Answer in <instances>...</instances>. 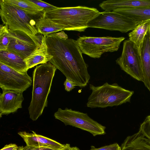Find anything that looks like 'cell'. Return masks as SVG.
<instances>
[{"mask_svg":"<svg viewBox=\"0 0 150 150\" xmlns=\"http://www.w3.org/2000/svg\"><path fill=\"white\" fill-rule=\"evenodd\" d=\"M36 21L35 27L38 33L43 36L63 30L58 25L44 18L42 15Z\"/></svg>","mask_w":150,"mask_h":150,"instance_id":"cell-21","label":"cell"},{"mask_svg":"<svg viewBox=\"0 0 150 150\" xmlns=\"http://www.w3.org/2000/svg\"><path fill=\"white\" fill-rule=\"evenodd\" d=\"M113 11L127 16L138 24L150 20V7L139 8L122 7L116 8Z\"/></svg>","mask_w":150,"mask_h":150,"instance_id":"cell-18","label":"cell"},{"mask_svg":"<svg viewBox=\"0 0 150 150\" xmlns=\"http://www.w3.org/2000/svg\"><path fill=\"white\" fill-rule=\"evenodd\" d=\"M150 28V20L142 21L128 34L129 40L138 48L140 54L144 38Z\"/></svg>","mask_w":150,"mask_h":150,"instance_id":"cell-19","label":"cell"},{"mask_svg":"<svg viewBox=\"0 0 150 150\" xmlns=\"http://www.w3.org/2000/svg\"><path fill=\"white\" fill-rule=\"evenodd\" d=\"M18 147L15 144H10L5 145L0 150H17Z\"/></svg>","mask_w":150,"mask_h":150,"instance_id":"cell-28","label":"cell"},{"mask_svg":"<svg viewBox=\"0 0 150 150\" xmlns=\"http://www.w3.org/2000/svg\"><path fill=\"white\" fill-rule=\"evenodd\" d=\"M32 133L20 132L18 134L23 139L26 146L32 147H43L39 142L37 134L33 131Z\"/></svg>","mask_w":150,"mask_h":150,"instance_id":"cell-22","label":"cell"},{"mask_svg":"<svg viewBox=\"0 0 150 150\" xmlns=\"http://www.w3.org/2000/svg\"><path fill=\"white\" fill-rule=\"evenodd\" d=\"M94 8L85 6L58 7L43 12L42 16L63 30L83 32L89 22L100 13Z\"/></svg>","mask_w":150,"mask_h":150,"instance_id":"cell-2","label":"cell"},{"mask_svg":"<svg viewBox=\"0 0 150 150\" xmlns=\"http://www.w3.org/2000/svg\"><path fill=\"white\" fill-rule=\"evenodd\" d=\"M33 3L36 4L43 9V12L54 9L58 7L54 6L45 2L40 0H29Z\"/></svg>","mask_w":150,"mask_h":150,"instance_id":"cell-25","label":"cell"},{"mask_svg":"<svg viewBox=\"0 0 150 150\" xmlns=\"http://www.w3.org/2000/svg\"><path fill=\"white\" fill-rule=\"evenodd\" d=\"M139 130L150 140V115L147 116L141 124Z\"/></svg>","mask_w":150,"mask_h":150,"instance_id":"cell-24","label":"cell"},{"mask_svg":"<svg viewBox=\"0 0 150 150\" xmlns=\"http://www.w3.org/2000/svg\"><path fill=\"white\" fill-rule=\"evenodd\" d=\"M116 62L127 74L138 81H143L140 54L136 46L129 39L124 42L122 54Z\"/></svg>","mask_w":150,"mask_h":150,"instance_id":"cell-9","label":"cell"},{"mask_svg":"<svg viewBox=\"0 0 150 150\" xmlns=\"http://www.w3.org/2000/svg\"><path fill=\"white\" fill-rule=\"evenodd\" d=\"M56 35L58 37L63 39H68V36L63 31H62L60 32L56 33Z\"/></svg>","mask_w":150,"mask_h":150,"instance_id":"cell-31","label":"cell"},{"mask_svg":"<svg viewBox=\"0 0 150 150\" xmlns=\"http://www.w3.org/2000/svg\"><path fill=\"white\" fill-rule=\"evenodd\" d=\"M121 147L122 150H150V140L139 130L127 137Z\"/></svg>","mask_w":150,"mask_h":150,"instance_id":"cell-15","label":"cell"},{"mask_svg":"<svg viewBox=\"0 0 150 150\" xmlns=\"http://www.w3.org/2000/svg\"><path fill=\"white\" fill-rule=\"evenodd\" d=\"M64 85L65 90L67 92L71 91L77 86L76 84L74 81L68 78H66Z\"/></svg>","mask_w":150,"mask_h":150,"instance_id":"cell-27","label":"cell"},{"mask_svg":"<svg viewBox=\"0 0 150 150\" xmlns=\"http://www.w3.org/2000/svg\"><path fill=\"white\" fill-rule=\"evenodd\" d=\"M0 95V117L14 113L22 108L24 100L23 92L13 90L2 91Z\"/></svg>","mask_w":150,"mask_h":150,"instance_id":"cell-12","label":"cell"},{"mask_svg":"<svg viewBox=\"0 0 150 150\" xmlns=\"http://www.w3.org/2000/svg\"><path fill=\"white\" fill-rule=\"evenodd\" d=\"M3 3L15 6L32 16H39L43 13V9L29 0H1Z\"/></svg>","mask_w":150,"mask_h":150,"instance_id":"cell-20","label":"cell"},{"mask_svg":"<svg viewBox=\"0 0 150 150\" xmlns=\"http://www.w3.org/2000/svg\"><path fill=\"white\" fill-rule=\"evenodd\" d=\"M17 150H27V146H19Z\"/></svg>","mask_w":150,"mask_h":150,"instance_id":"cell-32","label":"cell"},{"mask_svg":"<svg viewBox=\"0 0 150 150\" xmlns=\"http://www.w3.org/2000/svg\"><path fill=\"white\" fill-rule=\"evenodd\" d=\"M139 24L132 19L113 11L100 12L88 24V28L103 29L126 33Z\"/></svg>","mask_w":150,"mask_h":150,"instance_id":"cell-8","label":"cell"},{"mask_svg":"<svg viewBox=\"0 0 150 150\" xmlns=\"http://www.w3.org/2000/svg\"><path fill=\"white\" fill-rule=\"evenodd\" d=\"M60 150H80L77 147H71L69 144H66L64 147Z\"/></svg>","mask_w":150,"mask_h":150,"instance_id":"cell-30","label":"cell"},{"mask_svg":"<svg viewBox=\"0 0 150 150\" xmlns=\"http://www.w3.org/2000/svg\"><path fill=\"white\" fill-rule=\"evenodd\" d=\"M60 150H61V149H60Z\"/></svg>","mask_w":150,"mask_h":150,"instance_id":"cell-33","label":"cell"},{"mask_svg":"<svg viewBox=\"0 0 150 150\" xmlns=\"http://www.w3.org/2000/svg\"><path fill=\"white\" fill-rule=\"evenodd\" d=\"M90 150H122L121 146L117 143L104 146L99 148H96L91 146Z\"/></svg>","mask_w":150,"mask_h":150,"instance_id":"cell-26","label":"cell"},{"mask_svg":"<svg viewBox=\"0 0 150 150\" xmlns=\"http://www.w3.org/2000/svg\"><path fill=\"white\" fill-rule=\"evenodd\" d=\"M52 56L48 53L44 36H42L41 43L29 56L25 59L28 69L39 64H43L49 62Z\"/></svg>","mask_w":150,"mask_h":150,"instance_id":"cell-17","label":"cell"},{"mask_svg":"<svg viewBox=\"0 0 150 150\" xmlns=\"http://www.w3.org/2000/svg\"><path fill=\"white\" fill-rule=\"evenodd\" d=\"M50 62L37 65L33 72L31 100L28 108L30 117L36 121L47 105V98L57 70Z\"/></svg>","mask_w":150,"mask_h":150,"instance_id":"cell-3","label":"cell"},{"mask_svg":"<svg viewBox=\"0 0 150 150\" xmlns=\"http://www.w3.org/2000/svg\"><path fill=\"white\" fill-rule=\"evenodd\" d=\"M32 78L27 72L22 73L0 62V87L2 91L23 92L32 85Z\"/></svg>","mask_w":150,"mask_h":150,"instance_id":"cell-10","label":"cell"},{"mask_svg":"<svg viewBox=\"0 0 150 150\" xmlns=\"http://www.w3.org/2000/svg\"><path fill=\"white\" fill-rule=\"evenodd\" d=\"M27 150H60L53 148L48 147H32L27 146Z\"/></svg>","mask_w":150,"mask_h":150,"instance_id":"cell-29","label":"cell"},{"mask_svg":"<svg viewBox=\"0 0 150 150\" xmlns=\"http://www.w3.org/2000/svg\"><path fill=\"white\" fill-rule=\"evenodd\" d=\"M140 56L143 76L142 82L150 91V28L144 38L141 49Z\"/></svg>","mask_w":150,"mask_h":150,"instance_id":"cell-13","label":"cell"},{"mask_svg":"<svg viewBox=\"0 0 150 150\" xmlns=\"http://www.w3.org/2000/svg\"><path fill=\"white\" fill-rule=\"evenodd\" d=\"M47 51L52 56L50 62L78 86H86L90 79L88 65L76 40L63 39L55 33L44 36Z\"/></svg>","mask_w":150,"mask_h":150,"instance_id":"cell-1","label":"cell"},{"mask_svg":"<svg viewBox=\"0 0 150 150\" xmlns=\"http://www.w3.org/2000/svg\"><path fill=\"white\" fill-rule=\"evenodd\" d=\"M54 116L66 125L74 127L91 134L93 136L105 134L106 127L90 118L86 113L66 108H59Z\"/></svg>","mask_w":150,"mask_h":150,"instance_id":"cell-7","label":"cell"},{"mask_svg":"<svg viewBox=\"0 0 150 150\" xmlns=\"http://www.w3.org/2000/svg\"><path fill=\"white\" fill-rule=\"evenodd\" d=\"M8 30L10 42L7 50L24 59L41 45L42 39L34 38L21 31Z\"/></svg>","mask_w":150,"mask_h":150,"instance_id":"cell-11","label":"cell"},{"mask_svg":"<svg viewBox=\"0 0 150 150\" xmlns=\"http://www.w3.org/2000/svg\"><path fill=\"white\" fill-rule=\"evenodd\" d=\"M0 5L1 20L8 30L21 31L34 38L41 40L42 37L36 35L38 33L33 16L17 6L1 1Z\"/></svg>","mask_w":150,"mask_h":150,"instance_id":"cell-5","label":"cell"},{"mask_svg":"<svg viewBox=\"0 0 150 150\" xmlns=\"http://www.w3.org/2000/svg\"><path fill=\"white\" fill-rule=\"evenodd\" d=\"M123 37H79L76 41L82 53L93 58H99L103 53L117 51Z\"/></svg>","mask_w":150,"mask_h":150,"instance_id":"cell-6","label":"cell"},{"mask_svg":"<svg viewBox=\"0 0 150 150\" xmlns=\"http://www.w3.org/2000/svg\"><path fill=\"white\" fill-rule=\"evenodd\" d=\"M24 59L8 50H0V62L22 73L28 70Z\"/></svg>","mask_w":150,"mask_h":150,"instance_id":"cell-16","label":"cell"},{"mask_svg":"<svg viewBox=\"0 0 150 150\" xmlns=\"http://www.w3.org/2000/svg\"><path fill=\"white\" fill-rule=\"evenodd\" d=\"M99 6L105 11H112L119 8L149 7L150 0H108L103 1Z\"/></svg>","mask_w":150,"mask_h":150,"instance_id":"cell-14","label":"cell"},{"mask_svg":"<svg viewBox=\"0 0 150 150\" xmlns=\"http://www.w3.org/2000/svg\"><path fill=\"white\" fill-rule=\"evenodd\" d=\"M89 88L92 92L88 98L86 105L92 108L117 106L130 102L134 93L117 83L110 84L106 82L97 86L90 84Z\"/></svg>","mask_w":150,"mask_h":150,"instance_id":"cell-4","label":"cell"},{"mask_svg":"<svg viewBox=\"0 0 150 150\" xmlns=\"http://www.w3.org/2000/svg\"><path fill=\"white\" fill-rule=\"evenodd\" d=\"M10 42L8 30L5 25L0 26V50L7 49Z\"/></svg>","mask_w":150,"mask_h":150,"instance_id":"cell-23","label":"cell"}]
</instances>
